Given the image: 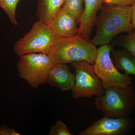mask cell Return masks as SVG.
<instances>
[{"label":"cell","mask_w":135,"mask_h":135,"mask_svg":"<svg viewBox=\"0 0 135 135\" xmlns=\"http://www.w3.org/2000/svg\"><path fill=\"white\" fill-rule=\"evenodd\" d=\"M132 6L108 5L104 7L97 27V32L91 40L95 46L109 44L116 35L128 33L134 29L132 23Z\"/></svg>","instance_id":"6da1fadb"},{"label":"cell","mask_w":135,"mask_h":135,"mask_svg":"<svg viewBox=\"0 0 135 135\" xmlns=\"http://www.w3.org/2000/svg\"><path fill=\"white\" fill-rule=\"evenodd\" d=\"M97 50L91 41L81 35L57 36L48 55L54 64L84 61L94 65Z\"/></svg>","instance_id":"7a4b0ae2"},{"label":"cell","mask_w":135,"mask_h":135,"mask_svg":"<svg viewBox=\"0 0 135 135\" xmlns=\"http://www.w3.org/2000/svg\"><path fill=\"white\" fill-rule=\"evenodd\" d=\"M96 108L112 118L128 117L135 108V92L132 85L125 88L112 87L95 99Z\"/></svg>","instance_id":"3957f363"},{"label":"cell","mask_w":135,"mask_h":135,"mask_svg":"<svg viewBox=\"0 0 135 135\" xmlns=\"http://www.w3.org/2000/svg\"><path fill=\"white\" fill-rule=\"evenodd\" d=\"M57 36L47 25L39 20L34 23L29 32L15 44L14 51L18 56L32 53L48 55Z\"/></svg>","instance_id":"277c9868"},{"label":"cell","mask_w":135,"mask_h":135,"mask_svg":"<svg viewBox=\"0 0 135 135\" xmlns=\"http://www.w3.org/2000/svg\"><path fill=\"white\" fill-rule=\"evenodd\" d=\"M112 50L108 44L101 45L98 49L93 65L94 71L105 89L112 87L125 88L131 86L133 82L131 77L121 73L114 64L110 57Z\"/></svg>","instance_id":"5b68a950"},{"label":"cell","mask_w":135,"mask_h":135,"mask_svg":"<svg viewBox=\"0 0 135 135\" xmlns=\"http://www.w3.org/2000/svg\"><path fill=\"white\" fill-rule=\"evenodd\" d=\"M54 64L49 56L32 53L20 56L17 68L18 75L34 89L47 83L50 70Z\"/></svg>","instance_id":"8992f818"},{"label":"cell","mask_w":135,"mask_h":135,"mask_svg":"<svg viewBox=\"0 0 135 135\" xmlns=\"http://www.w3.org/2000/svg\"><path fill=\"white\" fill-rule=\"evenodd\" d=\"M71 64L75 71V84L72 90L73 98L99 97L103 95L105 89L94 71L93 65L84 61Z\"/></svg>","instance_id":"52a82bcc"},{"label":"cell","mask_w":135,"mask_h":135,"mask_svg":"<svg viewBox=\"0 0 135 135\" xmlns=\"http://www.w3.org/2000/svg\"><path fill=\"white\" fill-rule=\"evenodd\" d=\"M135 127L134 121L128 117L112 118L105 115L79 135H125Z\"/></svg>","instance_id":"ba28073f"},{"label":"cell","mask_w":135,"mask_h":135,"mask_svg":"<svg viewBox=\"0 0 135 135\" xmlns=\"http://www.w3.org/2000/svg\"><path fill=\"white\" fill-rule=\"evenodd\" d=\"M75 74L67 64H54L49 72L47 83L63 92L72 90L75 84Z\"/></svg>","instance_id":"9c48e42d"},{"label":"cell","mask_w":135,"mask_h":135,"mask_svg":"<svg viewBox=\"0 0 135 135\" xmlns=\"http://www.w3.org/2000/svg\"><path fill=\"white\" fill-rule=\"evenodd\" d=\"M48 26L55 34L60 37L69 38L78 33L76 20L62 8Z\"/></svg>","instance_id":"30bf717a"},{"label":"cell","mask_w":135,"mask_h":135,"mask_svg":"<svg viewBox=\"0 0 135 135\" xmlns=\"http://www.w3.org/2000/svg\"><path fill=\"white\" fill-rule=\"evenodd\" d=\"M104 0H84V8L79 22L77 34L89 39L95 22L97 13Z\"/></svg>","instance_id":"8fae6325"},{"label":"cell","mask_w":135,"mask_h":135,"mask_svg":"<svg viewBox=\"0 0 135 135\" xmlns=\"http://www.w3.org/2000/svg\"><path fill=\"white\" fill-rule=\"evenodd\" d=\"M65 0H38L36 16L49 26L62 7Z\"/></svg>","instance_id":"7c38bea8"},{"label":"cell","mask_w":135,"mask_h":135,"mask_svg":"<svg viewBox=\"0 0 135 135\" xmlns=\"http://www.w3.org/2000/svg\"><path fill=\"white\" fill-rule=\"evenodd\" d=\"M112 56L113 62L117 70L135 76V58L130 53L123 49L113 51Z\"/></svg>","instance_id":"4fadbf2b"},{"label":"cell","mask_w":135,"mask_h":135,"mask_svg":"<svg viewBox=\"0 0 135 135\" xmlns=\"http://www.w3.org/2000/svg\"><path fill=\"white\" fill-rule=\"evenodd\" d=\"M84 0H65L62 8L79 22L83 12Z\"/></svg>","instance_id":"5bb4252c"},{"label":"cell","mask_w":135,"mask_h":135,"mask_svg":"<svg viewBox=\"0 0 135 135\" xmlns=\"http://www.w3.org/2000/svg\"><path fill=\"white\" fill-rule=\"evenodd\" d=\"M20 0H0V7L7 15L11 22L15 26L18 25L16 18L17 5Z\"/></svg>","instance_id":"9a60e30c"},{"label":"cell","mask_w":135,"mask_h":135,"mask_svg":"<svg viewBox=\"0 0 135 135\" xmlns=\"http://www.w3.org/2000/svg\"><path fill=\"white\" fill-rule=\"evenodd\" d=\"M121 46L135 58V30L128 33L124 37Z\"/></svg>","instance_id":"2e32d148"},{"label":"cell","mask_w":135,"mask_h":135,"mask_svg":"<svg viewBox=\"0 0 135 135\" xmlns=\"http://www.w3.org/2000/svg\"><path fill=\"white\" fill-rule=\"evenodd\" d=\"M49 135H72L67 126L61 120H57L56 125L51 127Z\"/></svg>","instance_id":"e0dca14e"},{"label":"cell","mask_w":135,"mask_h":135,"mask_svg":"<svg viewBox=\"0 0 135 135\" xmlns=\"http://www.w3.org/2000/svg\"><path fill=\"white\" fill-rule=\"evenodd\" d=\"M104 2L108 5L131 6L135 3V0H104Z\"/></svg>","instance_id":"ac0fdd59"},{"label":"cell","mask_w":135,"mask_h":135,"mask_svg":"<svg viewBox=\"0 0 135 135\" xmlns=\"http://www.w3.org/2000/svg\"><path fill=\"white\" fill-rule=\"evenodd\" d=\"M132 6V23L135 30V3Z\"/></svg>","instance_id":"d6986e66"}]
</instances>
